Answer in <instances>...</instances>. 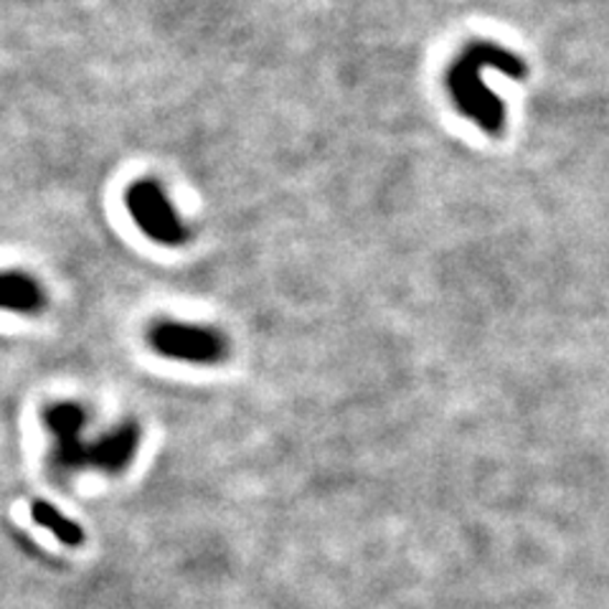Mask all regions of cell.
<instances>
[{"mask_svg": "<svg viewBox=\"0 0 609 609\" xmlns=\"http://www.w3.org/2000/svg\"><path fill=\"white\" fill-rule=\"evenodd\" d=\"M31 519L36 521L41 529H46L48 533L62 541L64 546H81L85 544V531L77 521H72L69 515H64L56 505L46 503V500H33L31 503Z\"/></svg>", "mask_w": 609, "mask_h": 609, "instance_id": "obj_7", "label": "cell"}, {"mask_svg": "<svg viewBox=\"0 0 609 609\" xmlns=\"http://www.w3.org/2000/svg\"><path fill=\"white\" fill-rule=\"evenodd\" d=\"M46 292L36 278L26 272H0V311L15 315H41Z\"/></svg>", "mask_w": 609, "mask_h": 609, "instance_id": "obj_6", "label": "cell"}, {"mask_svg": "<svg viewBox=\"0 0 609 609\" xmlns=\"http://www.w3.org/2000/svg\"><path fill=\"white\" fill-rule=\"evenodd\" d=\"M128 211L145 237H150L157 244L165 247H181L186 244L191 231L181 216L175 214L168 194L163 186L153 178L138 181L135 186L128 191Z\"/></svg>", "mask_w": 609, "mask_h": 609, "instance_id": "obj_4", "label": "cell"}, {"mask_svg": "<svg viewBox=\"0 0 609 609\" xmlns=\"http://www.w3.org/2000/svg\"><path fill=\"white\" fill-rule=\"evenodd\" d=\"M493 72L508 79H523L529 74V64L496 41L475 39L453 58L445 74V87L457 112L472 120L488 135H500L505 130L508 112L503 99L488 81V74Z\"/></svg>", "mask_w": 609, "mask_h": 609, "instance_id": "obj_1", "label": "cell"}, {"mask_svg": "<svg viewBox=\"0 0 609 609\" xmlns=\"http://www.w3.org/2000/svg\"><path fill=\"white\" fill-rule=\"evenodd\" d=\"M150 348L157 356L178 363L216 366L229 356V340L219 328L202 323L157 320L148 333Z\"/></svg>", "mask_w": 609, "mask_h": 609, "instance_id": "obj_2", "label": "cell"}, {"mask_svg": "<svg viewBox=\"0 0 609 609\" xmlns=\"http://www.w3.org/2000/svg\"><path fill=\"white\" fill-rule=\"evenodd\" d=\"M44 427L52 437V465L62 475L91 470L95 437L89 435V412L79 402H54L44 409Z\"/></svg>", "mask_w": 609, "mask_h": 609, "instance_id": "obj_3", "label": "cell"}, {"mask_svg": "<svg viewBox=\"0 0 609 609\" xmlns=\"http://www.w3.org/2000/svg\"><path fill=\"white\" fill-rule=\"evenodd\" d=\"M140 449V427L135 422H117L110 429L95 435L91 470L102 475H120L135 460Z\"/></svg>", "mask_w": 609, "mask_h": 609, "instance_id": "obj_5", "label": "cell"}]
</instances>
